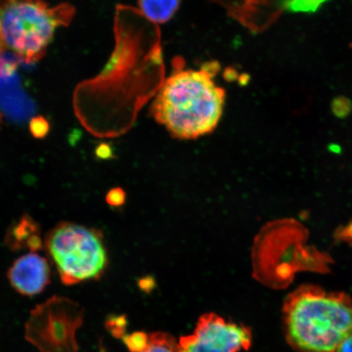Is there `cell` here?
<instances>
[{
    "label": "cell",
    "mask_w": 352,
    "mask_h": 352,
    "mask_svg": "<svg viewBox=\"0 0 352 352\" xmlns=\"http://www.w3.org/2000/svg\"><path fill=\"white\" fill-rule=\"evenodd\" d=\"M175 59L170 76L153 100L151 113L175 138L195 140L214 131L223 116L226 92L214 81L217 63L186 69Z\"/></svg>",
    "instance_id": "6da1fadb"
},
{
    "label": "cell",
    "mask_w": 352,
    "mask_h": 352,
    "mask_svg": "<svg viewBox=\"0 0 352 352\" xmlns=\"http://www.w3.org/2000/svg\"><path fill=\"white\" fill-rule=\"evenodd\" d=\"M284 327L297 352H336L352 334V299L319 286H301L286 298Z\"/></svg>",
    "instance_id": "7a4b0ae2"
},
{
    "label": "cell",
    "mask_w": 352,
    "mask_h": 352,
    "mask_svg": "<svg viewBox=\"0 0 352 352\" xmlns=\"http://www.w3.org/2000/svg\"><path fill=\"white\" fill-rule=\"evenodd\" d=\"M76 10L67 3L50 7L44 0H0V34L4 44L32 64L45 55L56 28L67 26Z\"/></svg>",
    "instance_id": "3957f363"
},
{
    "label": "cell",
    "mask_w": 352,
    "mask_h": 352,
    "mask_svg": "<svg viewBox=\"0 0 352 352\" xmlns=\"http://www.w3.org/2000/svg\"><path fill=\"white\" fill-rule=\"evenodd\" d=\"M44 248L66 285L100 279L109 265L104 234L98 228L59 223L48 232Z\"/></svg>",
    "instance_id": "277c9868"
},
{
    "label": "cell",
    "mask_w": 352,
    "mask_h": 352,
    "mask_svg": "<svg viewBox=\"0 0 352 352\" xmlns=\"http://www.w3.org/2000/svg\"><path fill=\"white\" fill-rule=\"evenodd\" d=\"M82 316L77 302L52 297L32 311L26 324V338L42 352H78L76 336Z\"/></svg>",
    "instance_id": "5b68a950"
},
{
    "label": "cell",
    "mask_w": 352,
    "mask_h": 352,
    "mask_svg": "<svg viewBox=\"0 0 352 352\" xmlns=\"http://www.w3.org/2000/svg\"><path fill=\"white\" fill-rule=\"evenodd\" d=\"M252 338L248 328L208 314L201 316L195 333L182 338L179 344L186 352H239L249 349Z\"/></svg>",
    "instance_id": "8992f818"
},
{
    "label": "cell",
    "mask_w": 352,
    "mask_h": 352,
    "mask_svg": "<svg viewBox=\"0 0 352 352\" xmlns=\"http://www.w3.org/2000/svg\"><path fill=\"white\" fill-rule=\"evenodd\" d=\"M16 61L0 55V121L23 123L32 120L35 104L26 95L16 72Z\"/></svg>",
    "instance_id": "52a82bcc"
},
{
    "label": "cell",
    "mask_w": 352,
    "mask_h": 352,
    "mask_svg": "<svg viewBox=\"0 0 352 352\" xmlns=\"http://www.w3.org/2000/svg\"><path fill=\"white\" fill-rule=\"evenodd\" d=\"M228 15L253 32H262L278 19L285 0H214Z\"/></svg>",
    "instance_id": "ba28073f"
},
{
    "label": "cell",
    "mask_w": 352,
    "mask_h": 352,
    "mask_svg": "<svg viewBox=\"0 0 352 352\" xmlns=\"http://www.w3.org/2000/svg\"><path fill=\"white\" fill-rule=\"evenodd\" d=\"M7 276L16 292L25 296H34L50 283V264L41 255L29 253L12 263Z\"/></svg>",
    "instance_id": "9c48e42d"
},
{
    "label": "cell",
    "mask_w": 352,
    "mask_h": 352,
    "mask_svg": "<svg viewBox=\"0 0 352 352\" xmlns=\"http://www.w3.org/2000/svg\"><path fill=\"white\" fill-rule=\"evenodd\" d=\"M4 242L12 252L35 253L44 248L41 226L28 214H22L8 227Z\"/></svg>",
    "instance_id": "30bf717a"
},
{
    "label": "cell",
    "mask_w": 352,
    "mask_h": 352,
    "mask_svg": "<svg viewBox=\"0 0 352 352\" xmlns=\"http://www.w3.org/2000/svg\"><path fill=\"white\" fill-rule=\"evenodd\" d=\"M182 0H138V6L144 17L153 23L164 24L173 19Z\"/></svg>",
    "instance_id": "8fae6325"
},
{
    "label": "cell",
    "mask_w": 352,
    "mask_h": 352,
    "mask_svg": "<svg viewBox=\"0 0 352 352\" xmlns=\"http://www.w3.org/2000/svg\"><path fill=\"white\" fill-rule=\"evenodd\" d=\"M139 352H186L175 338L166 333L146 334L144 344Z\"/></svg>",
    "instance_id": "7c38bea8"
},
{
    "label": "cell",
    "mask_w": 352,
    "mask_h": 352,
    "mask_svg": "<svg viewBox=\"0 0 352 352\" xmlns=\"http://www.w3.org/2000/svg\"><path fill=\"white\" fill-rule=\"evenodd\" d=\"M329 0H285L283 10L292 12H315Z\"/></svg>",
    "instance_id": "4fadbf2b"
},
{
    "label": "cell",
    "mask_w": 352,
    "mask_h": 352,
    "mask_svg": "<svg viewBox=\"0 0 352 352\" xmlns=\"http://www.w3.org/2000/svg\"><path fill=\"white\" fill-rule=\"evenodd\" d=\"M331 107L334 116L340 118L349 116L352 110L351 101L344 96L333 99Z\"/></svg>",
    "instance_id": "5bb4252c"
},
{
    "label": "cell",
    "mask_w": 352,
    "mask_h": 352,
    "mask_svg": "<svg viewBox=\"0 0 352 352\" xmlns=\"http://www.w3.org/2000/svg\"><path fill=\"white\" fill-rule=\"evenodd\" d=\"M30 130L34 138L43 139L50 131V123L43 118H34L30 120Z\"/></svg>",
    "instance_id": "9a60e30c"
},
{
    "label": "cell",
    "mask_w": 352,
    "mask_h": 352,
    "mask_svg": "<svg viewBox=\"0 0 352 352\" xmlns=\"http://www.w3.org/2000/svg\"><path fill=\"white\" fill-rule=\"evenodd\" d=\"M105 201L112 208H120L125 204L126 192L122 188H111L105 196Z\"/></svg>",
    "instance_id": "2e32d148"
},
{
    "label": "cell",
    "mask_w": 352,
    "mask_h": 352,
    "mask_svg": "<svg viewBox=\"0 0 352 352\" xmlns=\"http://www.w3.org/2000/svg\"><path fill=\"white\" fill-rule=\"evenodd\" d=\"M336 239L341 241H345L352 245V221L344 227H341L336 232Z\"/></svg>",
    "instance_id": "e0dca14e"
},
{
    "label": "cell",
    "mask_w": 352,
    "mask_h": 352,
    "mask_svg": "<svg viewBox=\"0 0 352 352\" xmlns=\"http://www.w3.org/2000/svg\"><path fill=\"white\" fill-rule=\"evenodd\" d=\"M95 153L100 160H109L114 157L111 146L107 144H100Z\"/></svg>",
    "instance_id": "ac0fdd59"
},
{
    "label": "cell",
    "mask_w": 352,
    "mask_h": 352,
    "mask_svg": "<svg viewBox=\"0 0 352 352\" xmlns=\"http://www.w3.org/2000/svg\"><path fill=\"white\" fill-rule=\"evenodd\" d=\"M336 352H352V334L342 342Z\"/></svg>",
    "instance_id": "d6986e66"
},
{
    "label": "cell",
    "mask_w": 352,
    "mask_h": 352,
    "mask_svg": "<svg viewBox=\"0 0 352 352\" xmlns=\"http://www.w3.org/2000/svg\"><path fill=\"white\" fill-rule=\"evenodd\" d=\"M3 47H4V44L3 42L2 37H1V34H0V55L2 54Z\"/></svg>",
    "instance_id": "ffe728a7"
},
{
    "label": "cell",
    "mask_w": 352,
    "mask_h": 352,
    "mask_svg": "<svg viewBox=\"0 0 352 352\" xmlns=\"http://www.w3.org/2000/svg\"><path fill=\"white\" fill-rule=\"evenodd\" d=\"M100 352H107V351H100Z\"/></svg>",
    "instance_id": "44dd1931"
}]
</instances>
